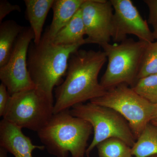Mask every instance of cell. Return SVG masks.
Instances as JSON below:
<instances>
[{"label":"cell","instance_id":"7","mask_svg":"<svg viewBox=\"0 0 157 157\" xmlns=\"http://www.w3.org/2000/svg\"><path fill=\"white\" fill-rule=\"evenodd\" d=\"M90 102L111 108L122 116L128 123L136 140L151 121L154 104L138 95L127 84L107 90L104 95Z\"/></svg>","mask_w":157,"mask_h":157},{"label":"cell","instance_id":"14","mask_svg":"<svg viewBox=\"0 0 157 157\" xmlns=\"http://www.w3.org/2000/svg\"><path fill=\"white\" fill-rule=\"evenodd\" d=\"M85 35V28L80 9L71 20L57 33L52 42L56 45L64 46L79 43L86 44Z\"/></svg>","mask_w":157,"mask_h":157},{"label":"cell","instance_id":"4","mask_svg":"<svg viewBox=\"0 0 157 157\" xmlns=\"http://www.w3.org/2000/svg\"><path fill=\"white\" fill-rule=\"evenodd\" d=\"M54 106L53 96L36 87L10 96L3 119L37 133L53 115Z\"/></svg>","mask_w":157,"mask_h":157},{"label":"cell","instance_id":"16","mask_svg":"<svg viewBox=\"0 0 157 157\" xmlns=\"http://www.w3.org/2000/svg\"><path fill=\"white\" fill-rule=\"evenodd\" d=\"M135 157H148L157 155V125L149 123L132 147Z\"/></svg>","mask_w":157,"mask_h":157},{"label":"cell","instance_id":"6","mask_svg":"<svg viewBox=\"0 0 157 157\" xmlns=\"http://www.w3.org/2000/svg\"><path fill=\"white\" fill-rule=\"evenodd\" d=\"M70 112L73 116L87 121L93 127L94 137L86 152L88 157L99 143L108 138H119L132 147L136 142L128 122L111 108L90 102L74 105Z\"/></svg>","mask_w":157,"mask_h":157},{"label":"cell","instance_id":"19","mask_svg":"<svg viewBox=\"0 0 157 157\" xmlns=\"http://www.w3.org/2000/svg\"><path fill=\"white\" fill-rule=\"evenodd\" d=\"M157 74V41L148 43L137 76V80L150 75Z\"/></svg>","mask_w":157,"mask_h":157},{"label":"cell","instance_id":"26","mask_svg":"<svg viewBox=\"0 0 157 157\" xmlns=\"http://www.w3.org/2000/svg\"><path fill=\"white\" fill-rule=\"evenodd\" d=\"M151 123L157 125V123H155V122H151Z\"/></svg>","mask_w":157,"mask_h":157},{"label":"cell","instance_id":"11","mask_svg":"<svg viewBox=\"0 0 157 157\" xmlns=\"http://www.w3.org/2000/svg\"><path fill=\"white\" fill-rule=\"evenodd\" d=\"M0 147L15 157H33L34 150L45 148L44 145H34L21 128L4 119L0 122Z\"/></svg>","mask_w":157,"mask_h":157},{"label":"cell","instance_id":"21","mask_svg":"<svg viewBox=\"0 0 157 157\" xmlns=\"http://www.w3.org/2000/svg\"><path fill=\"white\" fill-rule=\"evenodd\" d=\"M149 10L148 22L153 26L157 25V0H144Z\"/></svg>","mask_w":157,"mask_h":157},{"label":"cell","instance_id":"8","mask_svg":"<svg viewBox=\"0 0 157 157\" xmlns=\"http://www.w3.org/2000/svg\"><path fill=\"white\" fill-rule=\"evenodd\" d=\"M34 39L30 27H25L17 38L8 62L0 68V79L10 96L36 88L27 67L29 47Z\"/></svg>","mask_w":157,"mask_h":157},{"label":"cell","instance_id":"15","mask_svg":"<svg viewBox=\"0 0 157 157\" xmlns=\"http://www.w3.org/2000/svg\"><path fill=\"white\" fill-rule=\"evenodd\" d=\"M24 28L12 20L1 23L0 68L8 62L17 38Z\"/></svg>","mask_w":157,"mask_h":157},{"label":"cell","instance_id":"3","mask_svg":"<svg viewBox=\"0 0 157 157\" xmlns=\"http://www.w3.org/2000/svg\"><path fill=\"white\" fill-rule=\"evenodd\" d=\"M93 128L87 121L73 116L70 109L54 114L37 132L47 151L56 157H84Z\"/></svg>","mask_w":157,"mask_h":157},{"label":"cell","instance_id":"25","mask_svg":"<svg viewBox=\"0 0 157 157\" xmlns=\"http://www.w3.org/2000/svg\"><path fill=\"white\" fill-rule=\"evenodd\" d=\"M153 27L154 28V30L152 32L154 38L155 39H157V25Z\"/></svg>","mask_w":157,"mask_h":157},{"label":"cell","instance_id":"20","mask_svg":"<svg viewBox=\"0 0 157 157\" xmlns=\"http://www.w3.org/2000/svg\"><path fill=\"white\" fill-rule=\"evenodd\" d=\"M17 11L21 12V9L17 5H13L6 0L0 1V22L2 23L3 19L12 11Z\"/></svg>","mask_w":157,"mask_h":157},{"label":"cell","instance_id":"22","mask_svg":"<svg viewBox=\"0 0 157 157\" xmlns=\"http://www.w3.org/2000/svg\"><path fill=\"white\" fill-rule=\"evenodd\" d=\"M10 95L7 87L3 83L0 85V116L3 117Z\"/></svg>","mask_w":157,"mask_h":157},{"label":"cell","instance_id":"2","mask_svg":"<svg viewBox=\"0 0 157 157\" xmlns=\"http://www.w3.org/2000/svg\"><path fill=\"white\" fill-rule=\"evenodd\" d=\"M83 45H56L46 29L38 44L31 43L28 52V69L36 87L53 96L54 88L67 75L70 56Z\"/></svg>","mask_w":157,"mask_h":157},{"label":"cell","instance_id":"24","mask_svg":"<svg viewBox=\"0 0 157 157\" xmlns=\"http://www.w3.org/2000/svg\"><path fill=\"white\" fill-rule=\"evenodd\" d=\"M7 152L5 149L0 147V157H7Z\"/></svg>","mask_w":157,"mask_h":157},{"label":"cell","instance_id":"9","mask_svg":"<svg viewBox=\"0 0 157 157\" xmlns=\"http://www.w3.org/2000/svg\"><path fill=\"white\" fill-rule=\"evenodd\" d=\"M86 44L109 43L113 33V9L110 1L86 0L80 8Z\"/></svg>","mask_w":157,"mask_h":157},{"label":"cell","instance_id":"17","mask_svg":"<svg viewBox=\"0 0 157 157\" xmlns=\"http://www.w3.org/2000/svg\"><path fill=\"white\" fill-rule=\"evenodd\" d=\"M97 147L99 157H134L132 147L119 138H108Z\"/></svg>","mask_w":157,"mask_h":157},{"label":"cell","instance_id":"12","mask_svg":"<svg viewBox=\"0 0 157 157\" xmlns=\"http://www.w3.org/2000/svg\"><path fill=\"white\" fill-rule=\"evenodd\" d=\"M55 0H25L26 18L33 32V42L37 44L42 38V31L48 12Z\"/></svg>","mask_w":157,"mask_h":157},{"label":"cell","instance_id":"1","mask_svg":"<svg viewBox=\"0 0 157 157\" xmlns=\"http://www.w3.org/2000/svg\"><path fill=\"white\" fill-rule=\"evenodd\" d=\"M107 59L104 51L78 49L71 54L66 79L55 90L54 114L104 95L107 90L98 77Z\"/></svg>","mask_w":157,"mask_h":157},{"label":"cell","instance_id":"13","mask_svg":"<svg viewBox=\"0 0 157 157\" xmlns=\"http://www.w3.org/2000/svg\"><path fill=\"white\" fill-rule=\"evenodd\" d=\"M86 0H55L52 9L53 15L48 33L53 39L57 33L67 24Z\"/></svg>","mask_w":157,"mask_h":157},{"label":"cell","instance_id":"10","mask_svg":"<svg viewBox=\"0 0 157 157\" xmlns=\"http://www.w3.org/2000/svg\"><path fill=\"white\" fill-rule=\"evenodd\" d=\"M113 9V33L114 42H121L128 35H133L140 41L151 43L154 41L153 32L146 20L141 17L131 0H110Z\"/></svg>","mask_w":157,"mask_h":157},{"label":"cell","instance_id":"23","mask_svg":"<svg viewBox=\"0 0 157 157\" xmlns=\"http://www.w3.org/2000/svg\"><path fill=\"white\" fill-rule=\"evenodd\" d=\"M151 122L157 123V104L154 105L153 112Z\"/></svg>","mask_w":157,"mask_h":157},{"label":"cell","instance_id":"5","mask_svg":"<svg viewBox=\"0 0 157 157\" xmlns=\"http://www.w3.org/2000/svg\"><path fill=\"white\" fill-rule=\"evenodd\" d=\"M148 43L126 39L118 44L108 43L102 46L108 59L106 71L100 83L106 90L122 84L133 86L144 53Z\"/></svg>","mask_w":157,"mask_h":157},{"label":"cell","instance_id":"18","mask_svg":"<svg viewBox=\"0 0 157 157\" xmlns=\"http://www.w3.org/2000/svg\"><path fill=\"white\" fill-rule=\"evenodd\" d=\"M132 88L141 98L154 105L157 104V74L139 78Z\"/></svg>","mask_w":157,"mask_h":157}]
</instances>
